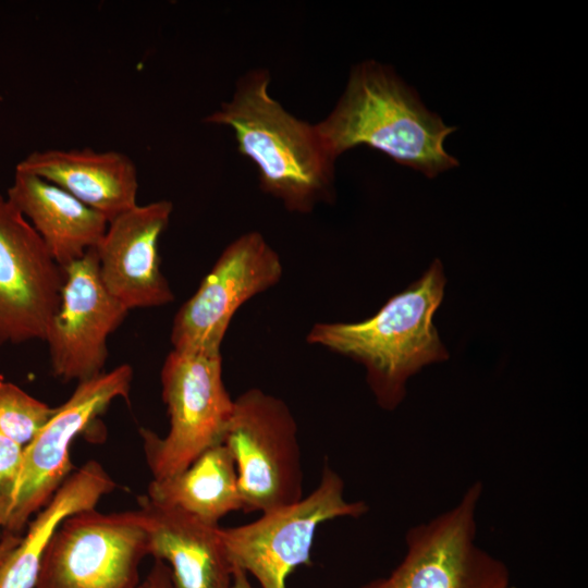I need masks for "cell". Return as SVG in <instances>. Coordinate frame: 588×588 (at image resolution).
<instances>
[{
    "mask_svg": "<svg viewBox=\"0 0 588 588\" xmlns=\"http://www.w3.org/2000/svg\"><path fill=\"white\" fill-rule=\"evenodd\" d=\"M150 555V536L138 509L66 517L44 553L34 588H138L139 564Z\"/></svg>",
    "mask_w": 588,
    "mask_h": 588,
    "instance_id": "obj_8",
    "label": "cell"
},
{
    "mask_svg": "<svg viewBox=\"0 0 588 588\" xmlns=\"http://www.w3.org/2000/svg\"><path fill=\"white\" fill-rule=\"evenodd\" d=\"M364 501L344 498V481L326 461L317 487L295 503L266 513L245 525L220 527L233 566L245 571L259 588H286L290 575L310 565L318 527L341 517L358 518L368 512Z\"/></svg>",
    "mask_w": 588,
    "mask_h": 588,
    "instance_id": "obj_7",
    "label": "cell"
},
{
    "mask_svg": "<svg viewBox=\"0 0 588 588\" xmlns=\"http://www.w3.org/2000/svg\"><path fill=\"white\" fill-rule=\"evenodd\" d=\"M23 446L0 436V532L10 514L19 481Z\"/></svg>",
    "mask_w": 588,
    "mask_h": 588,
    "instance_id": "obj_20",
    "label": "cell"
},
{
    "mask_svg": "<svg viewBox=\"0 0 588 588\" xmlns=\"http://www.w3.org/2000/svg\"><path fill=\"white\" fill-rule=\"evenodd\" d=\"M138 588H176V586L168 564L155 559L151 569L145 580L139 584Z\"/></svg>",
    "mask_w": 588,
    "mask_h": 588,
    "instance_id": "obj_21",
    "label": "cell"
},
{
    "mask_svg": "<svg viewBox=\"0 0 588 588\" xmlns=\"http://www.w3.org/2000/svg\"><path fill=\"white\" fill-rule=\"evenodd\" d=\"M15 171L61 187L108 221L137 205V170L132 159L120 151L91 148L34 151L17 163Z\"/></svg>",
    "mask_w": 588,
    "mask_h": 588,
    "instance_id": "obj_14",
    "label": "cell"
},
{
    "mask_svg": "<svg viewBox=\"0 0 588 588\" xmlns=\"http://www.w3.org/2000/svg\"><path fill=\"white\" fill-rule=\"evenodd\" d=\"M172 211V203L164 199L137 204L109 221L95 247L105 287L127 310L174 299L159 256V240Z\"/></svg>",
    "mask_w": 588,
    "mask_h": 588,
    "instance_id": "obj_13",
    "label": "cell"
},
{
    "mask_svg": "<svg viewBox=\"0 0 588 588\" xmlns=\"http://www.w3.org/2000/svg\"><path fill=\"white\" fill-rule=\"evenodd\" d=\"M161 394L169 416L164 437L142 429L152 479L171 477L201 453L221 443L233 399L222 377V356L172 350L161 372Z\"/></svg>",
    "mask_w": 588,
    "mask_h": 588,
    "instance_id": "obj_5",
    "label": "cell"
},
{
    "mask_svg": "<svg viewBox=\"0 0 588 588\" xmlns=\"http://www.w3.org/2000/svg\"><path fill=\"white\" fill-rule=\"evenodd\" d=\"M150 555L168 564L176 588H231L233 565L220 536L209 525L176 507L139 498Z\"/></svg>",
    "mask_w": 588,
    "mask_h": 588,
    "instance_id": "obj_15",
    "label": "cell"
},
{
    "mask_svg": "<svg viewBox=\"0 0 588 588\" xmlns=\"http://www.w3.org/2000/svg\"><path fill=\"white\" fill-rule=\"evenodd\" d=\"M21 541V536L3 534L0 540V565Z\"/></svg>",
    "mask_w": 588,
    "mask_h": 588,
    "instance_id": "obj_22",
    "label": "cell"
},
{
    "mask_svg": "<svg viewBox=\"0 0 588 588\" xmlns=\"http://www.w3.org/2000/svg\"><path fill=\"white\" fill-rule=\"evenodd\" d=\"M117 488L95 460L72 473L50 501L27 524V531L0 565V588H34L46 548L58 526L70 515L96 509Z\"/></svg>",
    "mask_w": 588,
    "mask_h": 588,
    "instance_id": "obj_17",
    "label": "cell"
},
{
    "mask_svg": "<svg viewBox=\"0 0 588 588\" xmlns=\"http://www.w3.org/2000/svg\"><path fill=\"white\" fill-rule=\"evenodd\" d=\"M269 85L267 70H252L205 121L233 131L240 154L257 168L261 189L290 211L308 213L333 197L335 160L316 125L284 109Z\"/></svg>",
    "mask_w": 588,
    "mask_h": 588,
    "instance_id": "obj_2",
    "label": "cell"
},
{
    "mask_svg": "<svg viewBox=\"0 0 588 588\" xmlns=\"http://www.w3.org/2000/svg\"><path fill=\"white\" fill-rule=\"evenodd\" d=\"M231 588H257L250 580L249 575L240 567L233 566V577Z\"/></svg>",
    "mask_w": 588,
    "mask_h": 588,
    "instance_id": "obj_23",
    "label": "cell"
},
{
    "mask_svg": "<svg viewBox=\"0 0 588 588\" xmlns=\"http://www.w3.org/2000/svg\"><path fill=\"white\" fill-rule=\"evenodd\" d=\"M507 588H517V587H515V586L511 585V586H509Z\"/></svg>",
    "mask_w": 588,
    "mask_h": 588,
    "instance_id": "obj_24",
    "label": "cell"
},
{
    "mask_svg": "<svg viewBox=\"0 0 588 588\" xmlns=\"http://www.w3.org/2000/svg\"><path fill=\"white\" fill-rule=\"evenodd\" d=\"M445 282L442 264L434 259L418 280L391 296L373 316L356 322H317L306 340L362 364L377 404L394 411L413 375L450 356L433 324Z\"/></svg>",
    "mask_w": 588,
    "mask_h": 588,
    "instance_id": "obj_3",
    "label": "cell"
},
{
    "mask_svg": "<svg viewBox=\"0 0 588 588\" xmlns=\"http://www.w3.org/2000/svg\"><path fill=\"white\" fill-rule=\"evenodd\" d=\"M63 270L60 304L44 341L54 377L81 382L105 371L108 338L130 310L105 287L95 248Z\"/></svg>",
    "mask_w": 588,
    "mask_h": 588,
    "instance_id": "obj_12",
    "label": "cell"
},
{
    "mask_svg": "<svg viewBox=\"0 0 588 588\" xmlns=\"http://www.w3.org/2000/svg\"><path fill=\"white\" fill-rule=\"evenodd\" d=\"M56 409L0 377V436L25 448Z\"/></svg>",
    "mask_w": 588,
    "mask_h": 588,
    "instance_id": "obj_19",
    "label": "cell"
},
{
    "mask_svg": "<svg viewBox=\"0 0 588 588\" xmlns=\"http://www.w3.org/2000/svg\"><path fill=\"white\" fill-rule=\"evenodd\" d=\"M133 369L123 364L77 382L71 396L57 409L33 441L23 449L14 499L3 534L20 536L72 474L71 445L119 399H127Z\"/></svg>",
    "mask_w": 588,
    "mask_h": 588,
    "instance_id": "obj_9",
    "label": "cell"
},
{
    "mask_svg": "<svg viewBox=\"0 0 588 588\" xmlns=\"http://www.w3.org/2000/svg\"><path fill=\"white\" fill-rule=\"evenodd\" d=\"M63 281L42 238L0 194V346L45 340Z\"/></svg>",
    "mask_w": 588,
    "mask_h": 588,
    "instance_id": "obj_11",
    "label": "cell"
},
{
    "mask_svg": "<svg viewBox=\"0 0 588 588\" xmlns=\"http://www.w3.org/2000/svg\"><path fill=\"white\" fill-rule=\"evenodd\" d=\"M483 493L475 480L449 510L405 534V553L385 576L359 588H507V565L477 542V512Z\"/></svg>",
    "mask_w": 588,
    "mask_h": 588,
    "instance_id": "obj_6",
    "label": "cell"
},
{
    "mask_svg": "<svg viewBox=\"0 0 588 588\" xmlns=\"http://www.w3.org/2000/svg\"><path fill=\"white\" fill-rule=\"evenodd\" d=\"M221 443L235 463L243 512L266 513L304 497L297 424L280 397L250 388L233 399Z\"/></svg>",
    "mask_w": 588,
    "mask_h": 588,
    "instance_id": "obj_4",
    "label": "cell"
},
{
    "mask_svg": "<svg viewBox=\"0 0 588 588\" xmlns=\"http://www.w3.org/2000/svg\"><path fill=\"white\" fill-rule=\"evenodd\" d=\"M283 274L279 254L256 231L232 241L174 316L172 350L219 354L231 320L254 296L277 285Z\"/></svg>",
    "mask_w": 588,
    "mask_h": 588,
    "instance_id": "obj_10",
    "label": "cell"
},
{
    "mask_svg": "<svg viewBox=\"0 0 588 588\" xmlns=\"http://www.w3.org/2000/svg\"><path fill=\"white\" fill-rule=\"evenodd\" d=\"M147 497L213 526L229 513L243 511L235 463L223 443L206 450L182 471L152 479Z\"/></svg>",
    "mask_w": 588,
    "mask_h": 588,
    "instance_id": "obj_18",
    "label": "cell"
},
{
    "mask_svg": "<svg viewBox=\"0 0 588 588\" xmlns=\"http://www.w3.org/2000/svg\"><path fill=\"white\" fill-rule=\"evenodd\" d=\"M5 196L33 225L61 268L95 248L109 223L66 191L29 173L15 171Z\"/></svg>",
    "mask_w": 588,
    "mask_h": 588,
    "instance_id": "obj_16",
    "label": "cell"
},
{
    "mask_svg": "<svg viewBox=\"0 0 588 588\" xmlns=\"http://www.w3.org/2000/svg\"><path fill=\"white\" fill-rule=\"evenodd\" d=\"M315 125L334 160L368 146L429 179L458 166L444 148L456 127L428 110L391 66L375 60L353 66L336 105Z\"/></svg>",
    "mask_w": 588,
    "mask_h": 588,
    "instance_id": "obj_1",
    "label": "cell"
}]
</instances>
